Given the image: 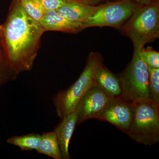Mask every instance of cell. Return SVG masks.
I'll list each match as a JSON object with an SVG mask.
<instances>
[{
    "label": "cell",
    "instance_id": "obj_1",
    "mask_svg": "<svg viewBox=\"0 0 159 159\" xmlns=\"http://www.w3.org/2000/svg\"><path fill=\"white\" fill-rule=\"evenodd\" d=\"M1 26L11 66L18 73L31 70L46 31L40 23L26 12L20 0H12L6 20Z\"/></svg>",
    "mask_w": 159,
    "mask_h": 159
},
{
    "label": "cell",
    "instance_id": "obj_2",
    "mask_svg": "<svg viewBox=\"0 0 159 159\" xmlns=\"http://www.w3.org/2000/svg\"><path fill=\"white\" fill-rule=\"evenodd\" d=\"M123 33L132 41L134 48L142 50L145 44L159 36V1L138 5L122 28Z\"/></svg>",
    "mask_w": 159,
    "mask_h": 159
},
{
    "label": "cell",
    "instance_id": "obj_3",
    "mask_svg": "<svg viewBox=\"0 0 159 159\" xmlns=\"http://www.w3.org/2000/svg\"><path fill=\"white\" fill-rule=\"evenodd\" d=\"M102 64L101 55L91 52L84 70L77 81L66 89L59 91L53 97L57 116L61 119L74 112L80 99L89 89L94 86L95 74Z\"/></svg>",
    "mask_w": 159,
    "mask_h": 159
},
{
    "label": "cell",
    "instance_id": "obj_4",
    "mask_svg": "<svg viewBox=\"0 0 159 159\" xmlns=\"http://www.w3.org/2000/svg\"><path fill=\"white\" fill-rule=\"evenodd\" d=\"M141 51L134 48L131 61L118 77L122 87V99L134 104L151 99L148 66L141 58Z\"/></svg>",
    "mask_w": 159,
    "mask_h": 159
},
{
    "label": "cell",
    "instance_id": "obj_5",
    "mask_svg": "<svg viewBox=\"0 0 159 159\" xmlns=\"http://www.w3.org/2000/svg\"><path fill=\"white\" fill-rule=\"evenodd\" d=\"M127 134L139 144L152 145L159 141V103L152 99L134 104L133 119Z\"/></svg>",
    "mask_w": 159,
    "mask_h": 159
},
{
    "label": "cell",
    "instance_id": "obj_6",
    "mask_svg": "<svg viewBox=\"0 0 159 159\" xmlns=\"http://www.w3.org/2000/svg\"><path fill=\"white\" fill-rule=\"evenodd\" d=\"M138 5L133 0L112 1L97 5L83 24V29L104 26L120 28L130 17Z\"/></svg>",
    "mask_w": 159,
    "mask_h": 159
},
{
    "label": "cell",
    "instance_id": "obj_7",
    "mask_svg": "<svg viewBox=\"0 0 159 159\" xmlns=\"http://www.w3.org/2000/svg\"><path fill=\"white\" fill-rule=\"evenodd\" d=\"M114 99L115 98L109 96L97 87H92L89 89L75 108L77 114V125L88 119H96Z\"/></svg>",
    "mask_w": 159,
    "mask_h": 159
},
{
    "label": "cell",
    "instance_id": "obj_8",
    "mask_svg": "<svg viewBox=\"0 0 159 159\" xmlns=\"http://www.w3.org/2000/svg\"><path fill=\"white\" fill-rule=\"evenodd\" d=\"M134 104L122 99H113L96 119L107 121L127 134L133 119Z\"/></svg>",
    "mask_w": 159,
    "mask_h": 159
},
{
    "label": "cell",
    "instance_id": "obj_9",
    "mask_svg": "<svg viewBox=\"0 0 159 159\" xmlns=\"http://www.w3.org/2000/svg\"><path fill=\"white\" fill-rule=\"evenodd\" d=\"M39 22L46 31H59L76 33L84 29L82 24L67 19L56 10L46 11Z\"/></svg>",
    "mask_w": 159,
    "mask_h": 159
},
{
    "label": "cell",
    "instance_id": "obj_10",
    "mask_svg": "<svg viewBox=\"0 0 159 159\" xmlns=\"http://www.w3.org/2000/svg\"><path fill=\"white\" fill-rule=\"evenodd\" d=\"M54 129L62 159H70L69 146L74 129L77 126V114L75 111L65 116Z\"/></svg>",
    "mask_w": 159,
    "mask_h": 159
},
{
    "label": "cell",
    "instance_id": "obj_11",
    "mask_svg": "<svg viewBox=\"0 0 159 159\" xmlns=\"http://www.w3.org/2000/svg\"><path fill=\"white\" fill-rule=\"evenodd\" d=\"M94 86L101 89L112 98L122 99V87L119 78L103 64L95 74Z\"/></svg>",
    "mask_w": 159,
    "mask_h": 159
},
{
    "label": "cell",
    "instance_id": "obj_12",
    "mask_svg": "<svg viewBox=\"0 0 159 159\" xmlns=\"http://www.w3.org/2000/svg\"><path fill=\"white\" fill-rule=\"evenodd\" d=\"M96 8V6H91L81 0H66L56 11L70 20L83 24Z\"/></svg>",
    "mask_w": 159,
    "mask_h": 159
},
{
    "label": "cell",
    "instance_id": "obj_13",
    "mask_svg": "<svg viewBox=\"0 0 159 159\" xmlns=\"http://www.w3.org/2000/svg\"><path fill=\"white\" fill-rule=\"evenodd\" d=\"M38 153L46 155L55 159H62V155L55 132L44 133L42 135L41 141Z\"/></svg>",
    "mask_w": 159,
    "mask_h": 159
},
{
    "label": "cell",
    "instance_id": "obj_14",
    "mask_svg": "<svg viewBox=\"0 0 159 159\" xmlns=\"http://www.w3.org/2000/svg\"><path fill=\"white\" fill-rule=\"evenodd\" d=\"M19 73L12 68L8 60L0 25V85L16 78Z\"/></svg>",
    "mask_w": 159,
    "mask_h": 159
},
{
    "label": "cell",
    "instance_id": "obj_15",
    "mask_svg": "<svg viewBox=\"0 0 159 159\" xmlns=\"http://www.w3.org/2000/svg\"><path fill=\"white\" fill-rule=\"evenodd\" d=\"M42 135L32 133L19 136L11 137L7 140L9 144L18 146L22 151L36 150L39 147Z\"/></svg>",
    "mask_w": 159,
    "mask_h": 159
},
{
    "label": "cell",
    "instance_id": "obj_16",
    "mask_svg": "<svg viewBox=\"0 0 159 159\" xmlns=\"http://www.w3.org/2000/svg\"><path fill=\"white\" fill-rule=\"evenodd\" d=\"M26 12L32 18L39 21L46 11L38 0H20Z\"/></svg>",
    "mask_w": 159,
    "mask_h": 159
},
{
    "label": "cell",
    "instance_id": "obj_17",
    "mask_svg": "<svg viewBox=\"0 0 159 159\" xmlns=\"http://www.w3.org/2000/svg\"><path fill=\"white\" fill-rule=\"evenodd\" d=\"M148 70L151 99L159 103V68L148 66Z\"/></svg>",
    "mask_w": 159,
    "mask_h": 159
},
{
    "label": "cell",
    "instance_id": "obj_18",
    "mask_svg": "<svg viewBox=\"0 0 159 159\" xmlns=\"http://www.w3.org/2000/svg\"><path fill=\"white\" fill-rule=\"evenodd\" d=\"M140 56L142 60L148 66L154 68H159V53L151 48L144 49L140 51Z\"/></svg>",
    "mask_w": 159,
    "mask_h": 159
},
{
    "label": "cell",
    "instance_id": "obj_19",
    "mask_svg": "<svg viewBox=\"0 0 159 159\" xmlns=\"http://www.w3.org/2000/svg\"><path fill=\"white\" fill-rule=\"evenodd\" d=\"M46 11L56 10L62 6L66 0H38Z\"/></svg>",
    "mask_w": 159,
    "mask_h": 159
},
{
    "label": "cell",
    "instance_id": "obj_20",
    "mask_svg": "<svg viewBox=\"0 0 159 159\" xmlns=\"http://www.w3.org/2000/svg\"><path fill=\"white\" fill-rule=\"evenodd\" d=\"M81 1L91 6H97L98 4L102 2L105 0H81Z\"/></svg>",
    "mask_w": 159,
    "mask_h": 159
},
{
    "label": "cell",
    "instance_id": "obj_21",
    "mask_svg": "<svg viewBox=\"0 0 159 159\" xmlns=\"http://www.w3.org/2000/svg\"><path fill=\"white\" fill-rule=\"evenodd\" d=\"M155 0H133L136 4L139 5H148Z\"/></svg>",
    "mask_w": 159,
    "mask_h": 159
},
{
    "label": "cell",
    "instance_id": "obj_22",
    "mask_svg": "<svg viewBox=\"0 0 159 159\" xmlns=\"http://www.w3.org/2000/svg\"><path fill=\"white\" fill-rule=\"evenodd\" d=\"M112 1H123V0H112Z\"/></svg>",
    "mask_w": 159,
    "mask_h": 159
}]
</instances>
